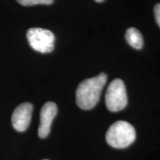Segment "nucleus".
Instances as JSON below:
<instances>
[{
    "mask_svg": "<svg viewBox=\"0 0 160 160\" xmlns=\"http://www.w3.org/2000/svg\"><path fill=\"white\" fill-rule=\"evenodd\" d=\"M107 79L105 73H100L79 84L76 92V102L80 108L91 110L97 105Z\"/></svg>",
    "mask_w": 160,
    "mask_h": 160,
    "instance_id": "obj_1",
    "label": "nucleus"
},
{
    "mask_svg": "<svg viewBox=\"0 0 160 160\" xmlns=\"http://www.w3.org/2000/svg\"><path fill=\"white\" fill-rule=\"evenodd\" d=\"M136 139V131L131 124L125 121L116 122L106 133L108 144L114 148H125Z\"/></svg>",
    "mask_w": 160,
    "mask_h": 160,
    "instance_id": "obj_2",
    "label": "nucleus"
},
{
    "mask_svg": "<svg viewBox=\"0 0 160 160\" xmlns=\"http://www.w3.org/2000/svg\"><path fill=\"white\" fill-rule=\"evenodd\" d=\"M105 103L112 112L122 111L127 106V91L122 80L116 79L110 83L105 94Z\"/></svg>",
    "mask_w": 160,
    "mask_h": 160,
    "instance_id": "obj_3",
    "label": "nucleus"
},
{
    "mask_svg": "<svg viewBox=\"0 0 160 160\" xmlns=\"http://www.w3.org/2000/svg\"><path fill=\"white\" fill-rule=\"evenodd\" d=\"M29 45L39 53H51L54 49L55 37L51 31L40 28H32L27 32Z\"/></svg>",
    "mask_w": 160,
    "mask_h": 160,
    "instance_id": "obj_4",
    "label": "nucleus"
},
{
    "mask_svg": "<svg viewBox=\"0 0 160 160\" xmlns=\"http://www.w3.org/2000/svg\"><path fill=\"white\" fill-rule=\"evenodd\" d=\"M33 106L31 103L20 104L16 108L11 117L12 125L16 131L24 132L28 129L31 123Z\"/></svg>",
    "mask_w": 160,
    "mask_h": 160,
    "instance_id": "obj_5",
    "label": "nucleus"
},
{
    "mask_svg": "<svg viewBox=\"0 0 160 160\" xmlns=\"http://www.w3.org/2000/svg\"><path fill=\"white\" fill-rule=\"evenodd\" d=\"M57 105L52 102H48L42 108L40 112V124L38 130V135L41 139H45L49 135L52 122L57 116Z\"/></svg>",
    "mask_w": 160,
    "mask_h": 160,
    "instance_id": "obj_6",
    "label": "nucleus"
},
{
    "mask_svg": "<svg viewBox=\"0 0 160 160\" xmlns=\"http://www.w3.org/2000/svg\"><path fill=\"white\" fill-rule=\"evenodd\" d=\"M125 39L128 43L135 49H141L143 46V38L139 31L135 28H130L127 30Z\"/></svg>",
    "mask_w": 160,
    "mask_h": 160,
    "instance_id": "obj_7",
    "label": "nucleus"
},
{
    "mask_svg": "<svg viewBox=\"0 0 160 160\" xmlns=\"http://www.w3.org/2000/svg\"><path fill=\"white\" fill-rule=\"evenodd\" d=\"M23 6H33L37 5H51L54 0H17Z\"/></svg>",
    "mask_w": 160,
    "mask_h": 160,
    "instance_id": "obj_8",
    "label": "nucleus"
},
{
    "mask_svg": "<svg viewBox=\"0 0 160 160\" xmlns=\"http://www.w3.org/2000/svg\"><path fill=\"white\" fill-rule=\"evenodd\" d=\"M154 17L157 25L160 28V3L157 4L154 6Z\"/></svg>",
    "mask_w": 160,
    "mask_h": 160,
    "instance_id": "obj_9",
    "label": "nucleus"
},
{
    "mask_svg": "<svg viewBox=\"0 0 160 160\" xmlns=\"http://www.w3.org/2000/svg\"><path fill=\"white\" fill-rule=\"evenodd\" d=\"M96 2H102L105 1V0H95Z\"/></svg>",
    "mask_w": 160,
    "mask_h": 160,
    "instance_id": "obj_10",
    "label": "nucleus"
},
{
    "mask_svg": "<svg viewBox=\"0 0 160 160\" xmlns=\"http://www.w3.org/2000/svg\"><path fill=\"white\" fill-rule=\"evenodd\" d=\"M44 160H48V159H44Z\"/></svg>",
    "mask_w": 160,
    "mask_h": 160,
    "instance_id": "obj_11",
    "label": "nucleus"
}]
</instances>
